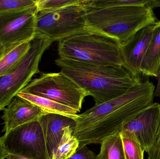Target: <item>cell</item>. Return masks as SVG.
<instances>
[{
  "label": "cell",
  "mask_w": 160,
  "mask_h": 159,
  "mask_svg": "<svg viewBox=\"0 0 160 159\" xmlns=\"http://www.w3.org/2000/svg\"><path fill=\"white\" fill-rule=\"evenodd\" d=\"M155 90L148 80L138 81L121 96L78 115L73 134L79 147L100 144L104 138L120 133L129 120L153 103Z\"/></svg>",
  "instance_id": "cell-1"
},
{
  "label": "cell",
  "mask_w": 160,
  "mask_h": 159,
  "mask_svg": "<svg viewBox=\"0 0 160 159\" xmlns=\"http://www.w3.org/2000/svg\"><path fill=\"white\" fill-rule=\"evenodd\" d=\"M61 72L93 97L98 105L126 93L136 81L120 65H96L59 58Z\"/></svg>",
  "instance_id": "cell-2"
},
{
  "label": "cell",
  "mask_w": 160,
  "mask_h": 159,
  "mask_svg": "<svg viewBox=\"0 0 160 159\" xmlns=\"http://www.w3.org/2000/svg\"><path fill=\"white\" fill-rule=\"evenodd\" d=\"M83 3L88 26L116 39L121 46L141 29L159 21L146 6L91 7Z\"/></svg>",
  "instance_id": "cell-3"
},
{
  "label": "cell",
  "mask_w": 160,
  "mask_h": 159,
  "mask_svg": "<svg viewBox=\"0 0 160 159\" xmlns=\"http://www.w3.org/2000/svg\"><path fill=\"white\" fill-rule=\"evenodd\" d=\"M121 45L111 36L89 27L59 41V58L96 65H124Z\"/></svg>",
  "instance_id": "cell-4"
},
{
  "label": "cell",
  "mask_w": 160,
  "mask_h": 159,
  "mask_svg": "<svg viewBox=\"0 0 160 159\" xmlns=\"http://www.w3.org/2000/svg\"><path fill=\"white\" fill-rule=\"evenodd\" d=\"M53 41L44 35L36 34L31 46L17 68L0 77V111L4 110L14 97L39 72V64L45 51Z\"/></svg>",
  "instance_id": "cell-5"
},
{
  "label": "cell",
  "mask_w": 160,
  "mask_h": 159,
  "mask_svg": "<svg viewBox=\"0 0 160 159\" xmlns=\"http://www.w3.org/2000/svg\"><path fill=\"white\" fill-rule=\"evenodd\" d=\"M21 92L49 99L81 111L87 93L62 73H43L32 80Z\"/></svg>",
  "instance_id": "cell-6"
},
{
  "label": "cell",
  "mask_w": 160,
  "mask_h": 159,
  "mask_svg": "<svg viewBox=\"0 0 160 159\" xmlns=\"http://www.w3.org/2000/svg\"><path fill=\"white\" fill-rule=\"evenodd\" d=\"M88 27L83 4L40 11L37 15L36 34L53 42L70 37Z\"/></svg>",
  "instance_id": "cell-7"
},
{
  "label": "cell",
  "mask_w": 160,
  "mask_h": 159,
  "mask_svg": "<svg viewBox=\"0 0 160 159\" xmlns=\"http://www.w3.org/2000/svg\"><path fill=\"white\" fill-rule=\"evenodd\" d=\"M2 141L8 155L29 159H49L43 129L39 120L5 133Z\"/></svg>",
  "instance_id": "cell-8"
},
{
  "label": "cell",
  "mask_w": 160,
  "mask_h": 159,
  "mask_svg": "<svg viewBox=\"0 0 160 159\" xmlns=\"http://www.w3.org/2000/svg\"><path fill=\"white\" fill-rule=\"evenodd\" d=\"M36 5L22 10L0 13V45L10 47L31 41L36 35Z\"/></svg>",
  "instance_id": "cell-9"
},
{
  "label": "cell",
  "mask_w": 160,
  "mask_h": 159,
  "mask_svg": "<svg viewBox=\"0 0 160 159\" xmlns=\"http://www.w3.org/2000/svg\"><path fill=\"white\" fill-rule=\"evenodd\" d=\"M120 134L137 142L147 152L160 138V104L153 103L140 111L123 126Z\"/></svg>",
  "instance_id": "cell-10"
},
{
  "label": "cell",
  "mask_w": 160,
  "mask_h": 159,
  "mask_svg": "<svg viewBox=\"0 0 160 159\" xmlns=\"http://www.w3.org/2000/svg\"><path fill=\"white\" fill-rule=\"evenodd\" d=\"M157 23L141 29L120 47L123 67L136 81H141V64Z\"/></svg>",
  "instance_id": "cell-11"
},
{
  "label": "cell",
  "mask_w": 160,
  "mask_h": 159,
  "mask_svg": "<svg viewBox=\"0 0 160 159\" xmlns=\"http://www.w3.org/2000/svg\"><path fill=\"white\" fill-rule=\"evenodd\" d=\"M48 114L24 99L15 96L4 109L2 118L4 126L2 131L6 133L22 125L39 120L42 116Z\"/></svg>",
  "instance_id": "cell-12"
},
{
  "label": "cell",
  "mask_w": 160,
  "mask_h": 159,
  "mask_svg": "<svg viewBox=\"0 0 160 159\" xmlns=\"http://www.w3.org/2000/svg\"><path fill=\"white\" fill-rule=\"evenodd\" d=\"M43 129L49 158L60 143L65 129L68 126L75 127L74 119L67 117L53 114L42 116L39 119Z\"/></svg>",
  "instance_id": "cell-13"
},
{
  "label": "cell",
  "mask_w": 160,
  "mask_h": 159,
  "mask_svg": "<svg viewBox=\"0 0 160 159\" xmlns=\"http://www.w3.org/2000/svg\"><path fill=\"white\" fill-rule=\"evenodd\" d=\"M160 66V21L157 23L150 44L141 66L142 75L158 77Z\"/></svg>",
  "instance_id": "cell-14"
},
{
  "label": "cell",
  "mask_w": 160,
  "mask_h": 159,
  "mask_svg": "<svg viewBox=\"0 0 160 159\" xmlns=\"http://www.w3.org/2000/svg\"><path fill=\"white\" fill-rule=\"evenodd\" d=\"M17 96L36 105L49 114H56L67 117L75 120L78 117L76 110L49 99L28 93L19 92Z\"/></svg>",
  "instance_id": "cell-15"
},
{
  "label": "cell",
  "mask_w": 160,
  "mask_h": 159,
  "mask_svg": "<svg viewBox=\"0 0 160 159\" xmlns=\"http://www.w3.org/2000/svg\"><path fill=\"white\" fill-rule=\"evenodd\" d=\"M31 42H25L8 48L0 59V77L14 71L31 46Z\"/></svg>",
  "instance_id": "cell-16"
},
{
  "label": "cell",
  "mask_w": 160,
  "mask_h": 159,
  "mask_svg": "<svg viewBox=\"0 0 160 159\" xmlns=\"http://www.w3.org/2000/svg\"><path fill=\"white\" fill-rule=\"evenodd\" d=\"M100 144V151L96 159H125L120 133L104 138Z\"/></svg>",
  "instance_id": "cell-17"
},
{
  "label": "cell",
  "mask_w": 160,
  "mask_h": 159,
  "mask_svg": "<svg viewBox=\"0 0 160 159\" xmlns=\"http://www.w3.org/2000/svg\"><path fill=\"white\" fill-rule=\"evenodd\" d=\"M74 129L71 126L65 128L62 140L51 159H68L76 153L80 143L73 134Z\"/></svg>",
  "instance_id": "cell-18"
},
{
  "label": "cell",
  "mask_w": 160,
  "mask_h": 159,
  "mask_svg": "<svg viewBox=\"0 0 160 159\" xmlns=\"http://www.w3.org/2000/svg\"><path fill=\"white\" fill-rule=\"evenodd\" d=\"M148 0H86L85 4L91 7L105 8L113 7L129 6H145Z\"/></svg>",
  "instance_id": "cell-19"
},
{
  "label": "cell",
  "mask_w": 160,
  "mask_h": 159,
  "mask_svg": "<svg viewBox=\"0 0 160 159\" xmlns=\"http://www.w3.org/2000/svg\"><path fill=\"white\" fill-rule=\"evenodd\" d=\"M82 0H36V5L38 12L57 10L70 6L82 5Z\"/></svg>",
  "instance_id": "cell-20"
},
{
  "label": "cell",
  "mask_w": 160,
  "mask_h": 159,
  "mask_svg": "<svg viewBox=\"0 0 160 159\" xmlns=\"http://www.w3.org/2000/svg\"><path fill=\"white\" fill-rule=\"evenodd\" d=\"M121 138L125 159H144L145 151L140 144L125 137L121 136Z\"/></svg>",
  "instance_id": "cell-21"
},
{
  "label": "cell",
  "mask_w": 160,
  "mask_h": 159,
  "mask_svg": "<svg viewBox=\"0 0 160 159\" xmlns=\"http://www.w3.org/2000/svg\"><path fill=\"white\" fill-rule=\"evenodd\" d=\"M36 0H0V13L22 10L35 5Z\"/></svg>",
  "instance_id": "cell-22"
},
{
  "label": "cell",
  "mask_w": 160,
  "mask_h": 159,
  "mask_svg": "<svg viewBox=\"0 0 160 159\" xmlns=\"http://www.w3.org/2000/svg\"><path fill=\"white\" fill-rule=\"evenodd\" d=\"M96 154L87 146L79 147L76 153L68 159H96Z\"/></svg>",
  "instance_id": "cell-23"
},
{
  "label": "cell",
  "mask_w": 160,
  "mask_h": 159,
  "mask_svg": "<svg viewBox=\"0 0 160 159\" xmlns=\"http://www.w3.org/2000/svg\"><path fill=\"white\" fill-rule=\"evenodd\" d=\"M148 159H160V138L156 144L148 151Z\"/></svg>",
  "instance_id": "cell-24"
},
{
  "label": "cell",
  "mask_w": 160,
  "mask_h": 159,
  "mask_svg": "<svg viewBox=\"0 0 160 159\" xmlns=\"http://www.w3.org/2000/svg\"><path fill=\"white\" fill-rule=\"evenodd\" d=\"M145 6L153 10L154 8L160 7V0H148Z\"/></svg>",
  "instance_id": "cell-25"
},
{
  "label": "cell",
  "mask_w": 160,
  "mask_h": 159,
  "mask_svg": "<svg viewBox=\"0 0 160 159\" xmlns=\"http://www.w3.org/2000/svg\"><path fill=\"white\" fill-rule=\"evenodd\" d=\"M8 154L6 153L2 143V137H0V159L6 158Z\"/></svg>",
  "instance_id": "cell-26"
},
{
  "label": "cell",
  "mask_w": 160,
  "mask_h": 159,
  "mask_svg": "<svg viewBox=\"0 0 160 159\" xmlns=\"http://www.w3.org/2000/svg\"><path fill=\"white\" fill-rule=\"evenodd\" d=\"M158 84L156 89L154 91V96L160 97V66L159 69L158 74Z\"/></svg>",
  "instance_id": "cell-27"
},
{
  "label": "cell",
  "mask_w": 160,
  "mask_h": 159,
  "mask_svg": "<svg viewBox=\"0 0 160 159\" xmlns=\"http://www.w3.org/2000/svg\"><path fill=\"white\" fill-rule=\"evenodd\" d=\"M7 159H29L27 158L23 157H19V156H15V155H8L7 157Z\"/></svg>",
  "instance_id": "cell-28"
},
{
  "label": "cell",
  "mask_w": 160,
  "mask_h": 159,
  "mask_svg": "<svg viewBox=\"0 0 160 159\" xmlns=\"http://www.w3.org/2000/svg\"><path fill=\"white\" fill-rule=\"evenodd\" d=\"M7 49L8 48H7L0 45V59L4 55L5 53L6 52Z\"/></svg>",
  "instance_id": "cell-29"
}]
</instances>
